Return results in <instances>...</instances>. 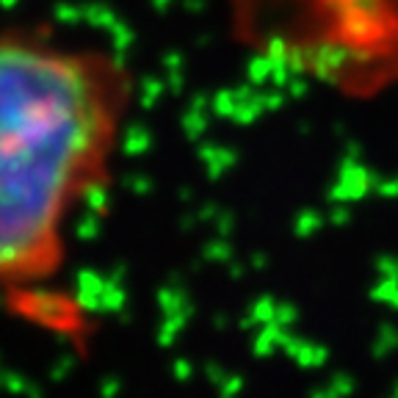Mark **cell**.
<instances>
[{"label": "cell", "mask_w": 398, "mask_h": 398, "mask_svg": "<svg viewBox=\"0 0 398 398\" xmlns=\"http://www.w3.org/2000/svg\"><path fill=\"white\" fill-rule=\"evenodd\" d=\"M133 81L108 50L0 25V302L44 299L70 224L111 180Z\"/></svg>", "instance_id": "cell-1"}]
</instances>
